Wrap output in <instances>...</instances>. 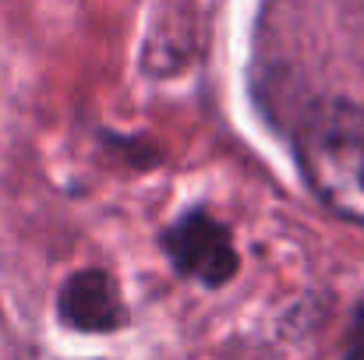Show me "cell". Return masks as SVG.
I'll return each mask as SVG.
<instances>
[{"label": "cell", "instance_id": "1", "mask_svg": "<svg viewBox=\"0 0 364 360\" xmlns=\"http://www.w3.org/2000/svg\"><path fill=\"white\" fill-rule=\"evenodd\" d=\"M301 173L340 216L364 223V110L354 103H318L297 134Z\"/></svg>", "mask_w": 364, "mask_h": 360}, {"label": "cell", "instance_id": "2", "mask_svg": "<svg viewBox=\"0 0 364 360\" xmlns=\"http://www.w3.org/2000/svg\"><path fill=\"white\" fill-rule=\"evenodd\" d=\"M163 251L177 272H184L205 286H223L237 272V251H234L230 230L202 209L184 212L163 234Z\"/></svg>", "mask_w": 364, "mask_h": 360}, {"label": "cell", "instance_id": "3", "mask_svg": "<svg viewBox=\"0 0 364 360\" xmlns=\"http://www.w3.org/2000/svg\"><path fill=\"white\" fill-rule=\"evenodd\" d=\"M60 322L75 332H117L127 322L121 286L103 268H82L60 286Z\"/></svg>", "mask_w": 364, "mask_h": 360}, {"label": "cell", "instance_id": "4", "mask_svg": "<svg viewBox=\"0 0 364 360\" xmlns=\"http://www.w3.org/2000/svg\"><path fill=\"white\" fill-rule=\"evenodd\" d=\"M347 360H364V339H361V347H354V354H350Z\"/></svg>", "mask_w": 364, "mask_h": 360}]
</instances>
